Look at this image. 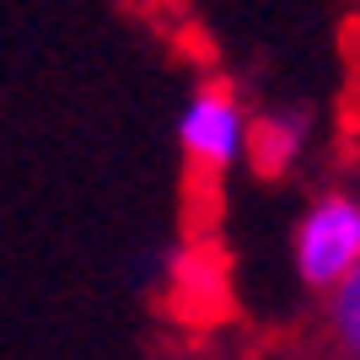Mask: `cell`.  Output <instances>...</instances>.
Wrapping results in <instances>:
<instances>
[{
    "mask_svg": "<svg viewBox=\"0 0 360 360\" xmlns=\"http://www.w3.org/2000/svg\"><path fill=\"white\" fill-rule=\"evenodd\" d=\"M312 140H317V119L307 113L301 103H274V108H258V124H253V162L264 178H290L307 156H312Z\"/></svg>",
    "mask_w": 360,
    "mask_h": 360,
    "instance_id": "cell-3",
    "label": "cell"
},
{
    "mask_svg": "<svg viewBox=\"0 0 360 360\" xmlns=\"http://www.w3.org/2000/svg\"><path fill=\"white\" fill-rule=\"evenodd\" d=\"M253 124L258 108L231 81L210 75L199 81L178 108V150L199 178H226L242 162H253Z\"/></svg>",
    "mask_w": 360,
    "mask_h": 360,
    "instance_id": "cell-2",
    "label": "cell"
},
{
    "mask_svg": "<svg viewBox=\"0 0 360 360\" xmlns=\"http://www.w3.org/2000/svg\"><path fill=\"white\" fill-rule=\"evenodd\" d=\"M285 253H290V274L307 296L323 301L345 285L360 269V188L355 183H328V188L301 199Z\"/></svg>",
    "mask_w": 360,
    "mask_h": 360,
    "instance_id": "cell-1",
    "label": "cell"
},
{
    "mask_svg": "<svg viewBox=\"0 0 360 360\" xmlns=\"http://www.w3.org/2000/svg\"><path fill=\"white\" fill-rule=\"evenodd\" d=\"M317 339L328 360H360V269L317 301Z\"/></svg>",
    "mask_w": 360,
    "mask_h": 360,
    "instance_id": "cell-4",
    "label": "cell"
}]
</instances>
